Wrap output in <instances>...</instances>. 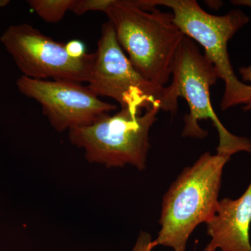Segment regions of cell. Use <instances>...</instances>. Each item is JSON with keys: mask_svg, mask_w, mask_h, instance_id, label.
Segmentation results:
<instances>
[{"mask_svg": "<svg viewBox=\"0 0 251 251\" xmlns=\"http://www.w3.org/2000/svg\"><path fill=\"white\" fill-rule=\"evenodd\" d=\"M231 157L204 153L185 168L168 190L162 202L156 247L186 251L190 236L206 224L219 204L223 172Z\"/></svg>", "mask_w": 251, "mask_h": 251, "instance_id": "cell-1", "label": "cell"}, {"mask_svg": "<svg viewBox=\"0 0 251 251\" xmlns=\"http://www.w3.org/2000/svg\"><path fill=\"white\" fill-rule=\"evenodd\" d=\"M105 14L135 69L154 85L165 87L184 38L172 13L140 9L133 0H115Z\"/></svg>", "mask_w": 251, "mask_h": 251, "instance_id": "cell-2", "label": "cell"}, {"mask_svg": "<svg viewBox=\"0 0 251 251\" xmlns=\"http://www.w3.org/2000/svg\"><path fill=\"white\" fill-rule=\"evenodd\" d=\"M161 108L153 105L143 112L122 109L103 114L90 125L69 130L71 143L85 151L86 159L106 168L127 165L146 169L150 145L149 133Z\"/></svg>", "mask_w": 251, "mask_h": 251, "instance_id": "cell-3", "label": "cell"}, {"mask_svg": "<svg viewBox=\"0 0 251 251\" xmlns=\"http://www.w3.org/2000/svg\"><path fill=\"white\" fill-rule=\"evenodd\" d=\"M155 6L171 9L174 22L180 30L204 48V55L215 67L225 82L221 102L223 111L236 105H247L251 99V86L239 80L229 60L227 44L234 34L250 21L242 10L224 16L206 12L195 0H152Z\"/></svg>", "mask_w": 251, "mask_h": 251, "instance_id": "cell-4", "label": "cell"}, {"mask_svg": "<svg viewBox=\"0 0 251 251\" xmlns=\"http://www.w3.org/2000/svg\"><path fill=\"white\" fill-rule=\"evenodd\" d=\"M170 87L176 99L182 97L189 106V113L185 115L184 137L202 138L207 132L200 126L198 122L210 120L219 137L217 153L230 156L240 151L251 153V140L234 135L220 122L214 111L210 100V87L219 78L215 67L204 54H201L193 39L185 36L175 55Z\"/></svg>", "mask_w": 251, "mask_h": 251, "instance_id": "cell-5", "label": "cell"}, {"mask_svg": "<svg viewBox=\"0 0 251 251\" xmlns=\"http://www.w3.org/2000/svg\"><path fill=\"white\" fill-rule=\"evenodd\" d=\"M87 87L99 97L116 100L122 109L141 111L157 105L172 115L179 109L178 99L170 86L154 85L135 69L109 21L102 25Z\"/></svg>", "mask_w": 251, "mask_h": 251, "instance_id": "cell-6", "label": "cell"}, {"mask_svg": "<svg viewBox=\"0 0 251 251\" xmlns=\"http://www.w3.org/2000/svg\"><path fill=\"white\" fill-rule=\"evenodd\" d=\"M0 40L23 76L81 84L90 80L95 52L74 58L68 53L66 44L27 23L10 25Z\"/></svg>", "mask_w": 251, "mask_h": 251, "instance_id": "cell-7", "label": "cell"}, {"mask_svg": "<svg viewBox=\"0 0 251 251\" xmlns=\"http://www.w3.org/2000/svg\"><path fill=\"white\" fill-rule=\"evenodd\" d=\"M16 87L23 95L40 104L51 126L60 133L90 125L117 108L78 82L36 80L22 75L16 80Z\"/></svg>", "mask_w": 251, "mask_h": 251, "instance_id": "cell-8", "label": "cell"}, {"mask_svg": "<svg viewBox=\"0 0 251 251\" xmlns=\"http://www.w3.org/2000/svg\"><path fill=\"white\" fill-rule=\"evenodd\" d=\"M206 225L211 239L204 251H251V181L241 197L219 201Z\"/></svg>", "mask_w": 251, "mask_h": 251, "instance_id": "cell-9", "label": "cell"}, {"mask_svg": "<svg viewBox=\"0 0 251 251\" xmlns=\"http://www.w3.org/2000/svg\"><path fill=\"white\" fill-rule=\"evenodd\" d=\"M75 0H28L27 4L38 16L49 23L62 21L74 7Z\"/></svg>", "mask_w": 251, "mask_h": 251, "instance_id": "cell-10", "label": "cell"}, {"mask_svg": "<svg viewBox=\"0 0 251 251\" xmlns=\"http://www.w3.org/2000/svg\"><path fill=\"white\" fill-rule=\"evenodd\" d=\"M115 0H75L72 11L77 16H82L91 11L106 13Z\"/></svg>", "mask_w": 251, "mask_h": 251, "instance_id": "cell-11", "label": "cell"}, {"mask_svg": "<svg viewBox=\"0 0 251 251\" xmlns=\"http://www.w3.org/2000/svg\"><path fill=\"white\" fill-rule=\"evenodd\" d=\"M156 247L151 234L147 232H140L131 251H152Z\"/></svg>", "mask_w": 251, "mask_h": 251, "instance_id": "cell-12", "label": "cell"}, {"mask_svg": "<svg viewBox=\"0 0 251 251\" xmlns=\"http://www.w3.org/2000/svg\"><path fill=\"white\" fill-rule=\"evenodd\" d=\"M66 49L69 55L74 58H82L87 55L85 46L83 42L79 40H72L66 44Z\"/></svg>", "mask_w": 251, "mask_h": 251, "instance_id": "cell-13", "label": "cell"}, {"mask_svg": "<svg viewBox=\"0 0 251 251\" xmlns=\"http://www.w3.org/2000/svg\"><path fill=\"white\" fill-rule=\"evenodd\" d=\"M239 72L240 75H242L243 80L250 82L251 86V65L247 67L240 68ZM243 110L244 111H249V110H251V99L250 102L247 105L243 107Z\"/></svg>", "mask_w": 251, "mask_h": 251, "instance_id": "cell-14", "label": "cell"}, {"mask_svg": "<svg viewBox=\"0 0 251 251\" xmlns=\"http://www.w3.org/2000/svg\"><path fill=\"white\" fill-rule=\"evenodd\" d=\"M231 2L238 6H247L251 8V0H233Z\"/></svg>", "mask_w": 251, "mask_h": 251, "instance_id": "cell-15", "label": "cell"}, {"mask_svg": "<svg viewBox=\"0 0 251 251\" xmlns=\"http://www.w3.org/2000/svg\"><path fill=\"white\" fill-rule=\"evenodd\" d=\"M9 2H10L9 1H0V6H6V5L9 4Z\"/></svg>", "mask_w": 251, "mask_h": 251, "instance_id": "cell-16", "label": "cell"}]
</instances>
